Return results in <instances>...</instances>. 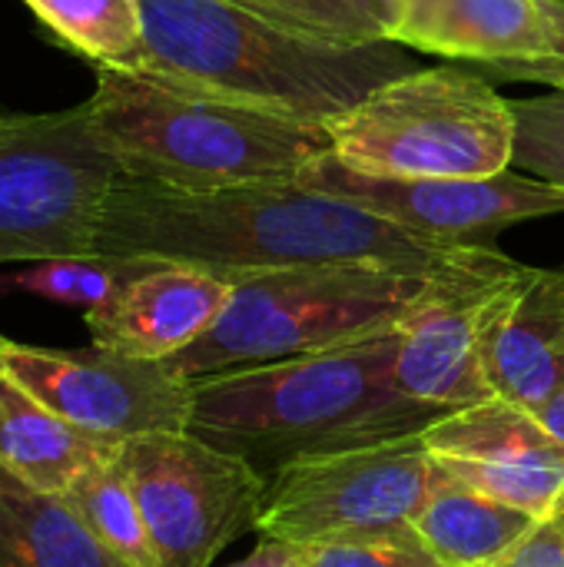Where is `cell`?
Returning a JSON list of instances; mask_svg holds the SVG:
<instances>
[{
	"mask_svg": "<svg viewBox=\"0 0 564 567\" xmlns=\"http://www.w3.org/2000/svg\"><path fill=\"white\" fill-rule=\"evenodd\" d=\"M479 249L485 246L419 236L359 203L302 183L173 189L116 176L96 229L100 256L183 262L229 282L329 262L445 272Z\"/></svg>",
	"mask_w": 564,
	"mask_h": 567,
	"instance_id": "cell-1",
	"label": "cell"
},
{
	"mask_svg": "<svg viewBox=\"0 0 564 567\" xmlns=\"http://www.w3.org/2000/svg\"><path fill=\"white\" fill-rule=\"evenodd\" d=\"M399 326L349 346L193 379L189 432L266 478L289 462L419 435L452 409L396 385Z\"/></svg>",
	"mask_w": 564,
	"mask_h": 567,
	"instance_id": "cell-2",
	"label": "cell"
},
{
	"mask_svg": "<svg viewBox=\"0 0 564 567\" xmlns=\"http://www.w3.org/2000/svg\"><path fill=\"white\" fill-rule=\"evenodd\" d=\"M146 63L156 80L326 123L376 86L422 70L402 43H329L276 27L233 0H140Z\"/></svg>",
	"mask_w": 564,
	"mask_h": 567,
	"instance_id": "cell-3",
	"label": "cell"
},
{
	"mask_svg": "<svg viewBox=\"0 0 564 567\" xmlns=\"http://www.w3.org/2000/svg\"><path fill=\"white\" fill-rule=\"evenodd\" d=\"M90 126L120 176L173 189L296 183L322 153L319 123L196 93L140 70H96Z\"/></svg>",
	"mask_w": 564,
	"mask_h": 567,
	"instance_id": "cell-4",
	"label": "cell"
},
{
	"mask_svg": "<svg viewBox=\"0 0 564 567\" xmlns=\"http://www.w3.org/2000/svg\"><path fill=\"white\" fill-rule=\"evenodd\" d=\"M435 276L442 272L376 262L293 266L243 276L233 282L223 316L193 346L166 359V365L193 382L349 346L402 326Z\"/></svg>",
	"mask_w": 564,
	"mask_h": 567,
	"instance_id": "cell-5",
	"label": "cell"
},
{
	"mask_svg": "<svg viewBox=\"0 0 564 567\" xmlns=\"http://www.w3.org/2000/svg\"><path fill=\"white\" fill-rule=\"evenodd\" d=\"M322 126L342 166L386 179L499 176L515 153L512 100L459 66L389 80Z\"/></svg>",
	"mask_w": 564,
	"mask_h": 567,
	"instance_id": "cell-6",
	"label": "cell"
},
{
	"mask_svg": "<svg viewBox=\"0 0 564 567\" xmlns=\"http://www.w3.org/2000/svg\"><path fill=\"white\" fill-rule=\"evenodd\" d=\"M116 176L86 100L50 113L0 106V266L93 256Z\"/></svg>",
	"mask_w": 564,
	"mask_h": 567,
	"instance_id": "cell-7",
	"label": "cell"
},
{
	"mask_svg": "<svg viewBox=\"0 0 564 567\" xmlns=\"http://www.w3.org/2000/svg\"><path fill=\"white\" fill-rule=\"evenodd\" d=\"M120 462L160 567H209L259 525L269 478L193 432L130 439Z\"/></svg>",
	"mask_w": 564,
	"mask_h": 567,
	"instance_id": "cell-8",
	"label": "cell"
},
{
	"mask_svg": "<svg viewBox=\"0 0 564 567\" xmlns=\"http://www.w3.org/2000/svg\"><path fill=\"white\" fill-rule=\"evenodd\" d=\"M432 472L435 458L422 432L289 462L269 475L256 532L309 548L349 532L412 522L429 495Z\"/></svg>",
	"mask_w": 564,
	"mask_h": 567,
	"instance_id": "cell-9",
	"label": "cell"
},
{
	"mask_svg": "<svg viewBox=\"0 0 564 567\" xmlns=\"http://www.w3.org/2000/svg\"><path fill=\"white\" fill-rule=\"evenodd\" d=\"M3 369L33 399L110 442L189 432L193 382L166 362L133 359L100 346L63 352L7 339Z\"/></svg>",
	"mask_w": 564,
	"mask_h": 567,
	"instance_id": "cell-10",
	"label": "cell"
},
{
	"mask_svg": "<svg viewBox=\"0 0 564 567\" xmlns=\"http://www.w3.org/2000/svg\"><path fill=\"white\" fill-rule=\"evenodd\" d=\"M296 183L359 203L419 236L459 246H492V236L515 223L564 213L562 186L515 169L462 179H386L362 176L332 153H322Z\"/></svg>",
	"mask_w": 564,
	"mask_h": 567,
	"instance_id": "cell-11",
	"label": "cell"
},
{
	"mask_svg": "<svg viewBox=\"0 0 564 567\" xmlns=\"http://www.w3.org/2000/svg\"><path fill=\"white\" fill-rule=\"evenodd\" d=\"M519 266L495 246H485L469 262L432 279L399 326L396 385L409 399L439 409L495 399L485 372V332Z\"/></svg>",
	"mask_w": 564,
	"mask_h": 567,
	"instance_id": "cell-12",
	"label": "cell"
},
{
	"mask_svg": "<svg viewBox=\"0 0 564 567\" xmlns=\"http://www.w3.org/2000/svg\"><path fill=\"white\" fill-rule=\"evenodd\" d=\"M422 439L435 465L462 485L539 522L564 515V442L535 412L495 395L445 412Z\"/></svg>",
	"mask_w": 564,
	"mask_h": 567,
	"instance_id": "cell-13",
	"label": "cell"
},
{
	"mask_svg": "<svg viewBox=\"0 0 564 567\" xmlns=\"http://www.w3.org/2000/svg\"><path fill=\"white\" fill-rule=\"evenodd\" d=\"M229 296L233 282L206 269L136 259L113 299L83 312V322L100 349L166 362L223 316Z\"/></svg>",
	"mask_w": 564,
	"mask_h": 567,
	"instance_id": "cell-14",
	"label": "cell"
},
{
	"mask_svg": "<svg viewBox=\"0 0 564 567\" xmlns=\"http://www.w3.org/2000/svg\"><path fill=\"white\" fill-rule=\"evenodd\" d=\"M485 372L499 399L535 415L558 395L564 385V269L519 266L489 319Z\"/></svg>",
	"mask_w": 564,
	"mask_h": 567,
	"instance_id": "cell-15",
	"label": "cell"
},
{
	"mask_svg": "<svg viewBox=\"0 0 564 567\" xmlns=\"http://www.w3.org/2000/svg\"><path fill=\"white\" fill-rule=\"evenodd\" d=\"M386 37L465 63L535 60L552 47L542 0H399Z\"/></svg>",
	"mask_w": 564,
	"mask_h": 567,
	"instance_id": "cell-16",
	"label": "cell"
},
{
	"mask_svg": "<svg viewBox=\"0 0 564 567\" xmlns=\"http://www.w3.org/2000/svg\"><path fill=\"white\" fill-rule=\"evenodd\" d=\"M120 445L63 419L10 375L0 379V468L17 482L63 495L86 468L116 455Z\"/></svg>",
	"mask_w": 564,
	"mask_h": 567,
	"instance_id": "cell-17",
	"label": "cell"
},
{
	"mask_svg": "<svg viewBox=\"0 0 564 567\" xmlns=\"http://www.w3.org/2000/svg\"><path fill=\"white\" fill-rule=\"evenodd\" d=\"M425 545L452 567H495L542 522L522 508L489 498L435 465L429 495L412 518Z\"/></svg>",
	"mask_w": 564,
	"mask_h": 567,
	"instance_id": "cell-18",
	"label": "cell"
},
{
	"mask_svg": "<svg viewBox=\"0 0 564 567\" xmlns=\"http://www.w3.org/2000/svg\"><path fill=\"white\" fill-rule=\"evenodd\" d=\"M0 567H126L60 498L0 468Z\"/></svg>",
	"mask_w": 564,
	"mask_h": 567,
	"instance_id": "cell-19",
	"label": "cell"
},
{
	"mask_svg": "<svg viewBox=\"0 0 564 567\" xmlns=\"http://www.w3.org/2000/svg\"><path fill=\"white\" fill-rule=\"evenodd\" d=\"M37 23L93 70H143L140 0H20Z\"/></svg>",
	"mask_w": 564,
	"mask_h": 567,
	"instance_id": "cell-20",
	"label": "cell"
},
{
	"mask_svg": "<svg viewBox=\"0 0 564 567\" xmlns=\"http://www.w3.org/2000/svg\"><path fill=\"white\" fill-rule=\"evenodd\" d=\"M60 498L83 518V525L100 538V545L113 551L123 565L160 567L143 512L133 495V485L123 472L120 452L86 468Z\"/></svg>",
	"mask_w": 564,
	"mask_h": 567,
	"instance_id": "cell-21",
	"label": "cell"
},
{
	"mask_svg": "<svg viewBox=\"0 0 564 567\" xmlns=\"http://www.w3.org/2000/svg\"><path fill=\"white\" fill-rule=\"evenodd\" d=\"M136 259H113V256H53L37 262H20L17 269L0 272V296L23 292L47 302L73 306L80 312L100 309L113 292L130 279Z\"/></svg>",
	"mask_w": 564,
	"mask_h": 567,
	"instance_id": "cell-22",
	"label": "cell"
},
{
	"mask_svg": "<svg viewBox=\"0 0 564 567\" xmlns=\"http://www.w3.org/2000/svg\"><path fill=\"white\" fill-rule=\"evenodd\" d=\"M236 7L329 43H379L386 37V10L376 0H233Z\"/></svg>",
	"mask_w": 564,
	"mask_h": 567,
	"instance_id": "cell-23",
	"label": "cell"
},
{
	"mask_svg": "<svg viewBox=\"0 0 564 567\" xmlns=\"http://www.w3.org/2000/svg\"><path fill=\"white\" fill-rule=\"evenodd\" d=\"M302 567H452L445 565L412 522L349 532L302 548Z\"/></svg>",
	"mask_w": 564,
	"mask_h": 567,
	"instance_id": "cell-24",
	"label": "cell"
},
{
	"mask_svg": "<svg viewBox=\"0 0 564 567\" xmlns=\"http://www.w3.org/2000/svg\"><path fill=\"white\" fill-rule=\"evenodd\" d=\"M515 153L512 169L539 176L564 189V90L532 100H512Z\"/></svg>",
	"mask_w": 564,
	"mask_h": 567,
	"instance_id": "cell-25",
	"label": "cell"
},
{
	"mask_svg": "<svg viewBox=\"0 0 564 567\" xmlns=\"http://www.w3.org/2000/svg\"><path fill=\"white\" fill-rule=\"evenodd\" d=\"M548 20V53L535 60H502V63H475L485 80H512V83H545L564 90V0H542Z\"/></svg>",
	"mask_w": 564,
	"mask_h": 567,
	"instance_id": "cell-26",
	"label": "cell"
},
{
	"mask_svg": "<svg viewBox=\"0 0 564 567\" xmlns=\"http://www.w3.org/2000/svg\"><path fill=\"white\" fill-rule=\"evenodd\" d=\"M495 567H564V515L542 522L509 558Z\"/></svg>",
	"mask_w": 564,
	"mask_h": 567,
	"instance_id": "cell-27",
	"label": "cell"
},
{
	"mask_svg": "<svg viewBox=\"0 0 564 567\" xmlns=\"http://www.w3.org/2000/svg\"><path fill=\"white\" fill-rule=\"evenodd\" d=\"M229 567H302V548L276 542V538H263L249 558L236 561Z\"/></svg>",
	"mask_w": 564,
	"mask_h": 567,
	"instance_id": "cell-28",
	"label": "cell"
},
{
	"mask_svg": "<svg viewBox=\"0 0 564 567\" xmlns=\"http://www.w3.org/2000/svg\"><path fill=\"white\" fill-rule=\"evenodd\" d=\"M539 422H542L555 439H562L564 442V385L558 389V395H555V399L539 412Z\"/></svg>",
	"mask_w": 564,
	"mask_h": 567,
	"instance_id": "cell-29",
	"label": "cell"
},
{
	"mask_svg": "<svg viewBox=\"0 0 564 567\" xmlns=\"http://www.w3.org/2000/svg\"><path fill=\"white\" fill-rule=\"evenodd\" d=\"M376 3L386 10V27H389V7H392V3H399V0H376Z\"/></svg>",
	"mask_w": 564,
	"mask_h": 567,
	"instance_id": "cell-30",
	"label": "cell"
},
{
	"mask_svg": "<svg viewBox=\"0 0 564 567\" xmlns=\"http://www.w3.org/2000/svg\"><path fill=\"white\" fill-rule=\"evenodd\" d=\"M3 346H7V339H3V336H0V379H3V375H7V369H3Z\"/></svg>",
	"mask_w": 564,
	"mask_h": 567,
	"instance_id": "cell-31",
	"label": "cell"
}]
</instances>
